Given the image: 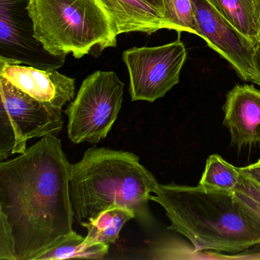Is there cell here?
I'll return each instance as SVG.
<instances>
[{
  "label": "cell",
  "mask_w": 260,
  "mask_h": 260,
  "mask_svg": "<svg viewBox=\"0 0 260 260\" xmlns=\"http://www.w3.org/2000/svg\"><path fill=\"white\" fill-rule=\"evenodd\" d=\"M71 165L57 135L0 162V259L39 260L77 234Z\"/></svg>",
  "instance_id": "obj_1"
},
{
  "label": "cell",
  "mask_w": 260,
  "mask_h": 260,
  "mask_svg": "<svg viewBox=\"0 0 260 260\" xmlns=\"http://www.w3.org/2000/svg\"><path fill=\"white\" fill-rule=\"evenodd\" d=\"M179 37L162 46L130 48L123 52L130 77L132 101L153 103L178 84L186 60L185 45Z\"/></svg>",
  "instance_id": "obj_7"
},
{
  "label": "cell",
  "mask_w": 260,
  "mask_h": 260,
  "mask_svg": "<svg viewBox=\"0 0 260 260\" xmlns=\"http://www.w3.org/2000/svg\"><path fill=\"white\" fill-rule=\"evenodd\" d=\"M30 0H0V63L57 70L66 57L54 56L35 36Z\"/></svg>",
  "instance_id": "obj_8"
},
{
  "label": "cell",
  "mask_w": 260,
  "mask_h": 260,
  "mask_svg": "<svg viewBox=\"0 0 260 260\" xmlns=\"http://www.w3.org/2000/svg\"><path fill=\"white\" fill-rule=\"evenodd\" d=\"M199 37L226 59L245 81L259 85L254 66L255 44L239 32L208 0H192Z\"/></svg>",
  "instance_id": "obj_9"
},
{
  "label": "cell",
  "mask_w": 260,
  "mask_h": 260,
  "mask_svg": "<svg viewBox=\"0 0 260 260\" xmlns=\"http://www.w3.org/2000/svg\"><path fill=\"white\" fill-rule=\"evenodd\" d=\"M0 159L22 154L27 142L57 135L63 126L62 112L47 107L0 76Z\"/></svg>",
  "instance_id": "obj_6"
},
{
  "label": "cell",
  "mask_w": 260,
  "mask_h": 260,
  "mask_svg": "<svg viewBox=\"0 0 260 260\" xmlns=\"http://www.w3.org/2000/svg\"><path fill=\"white\" fill-rule=\"evenodd\" d=\"M134 218H135V214L124 207L108 208L95 218L81 223L88 231L85 242L88 245L115 244L123 226L128 220Z\"/></svg>",
  "instance_id": "obj_13"
},
{
  "label": "cell",
  "mask_w": 260,
  "mask_h": 260,
  "mask_svg": "<svg viewBox=\"0 0 260 260\" xmlns=\"http://www.w3.org/2000/svg\"><path fill=\"white\" fill-rule=\"evenodd\" d=\"M234 197L246 214L260 225V202L239 191H234Z\"/></svg>",
  "instance_id": "obj_18"
},
{
  "label": "cell",
  "mask_w": 260,
  "mask_h": 260,
  "mask_svg": "<svg viewBox=\"0 0 260 260\" xmlns=\"http://www.w3.org/2000/svg\"><path fill=\"white\" fill-rule=\"evenodd\" d=\"M124 83L112 71H95L82 83L65 113L74 144H97L107 137L121 109Z\"/></svg>",
  "instance_id": "obj_5"
},
{
  "label": "cell",
  "mask_w": 260,
  "mask_h": 260,
  "mask_svg": "<svg viewBox=\"0 0 260 260\" xmlns=\"http://www.w3.org/2000/svg\"><path fill=\"white\" fill-rule=\"evenodd\" d=\"M109 249V244L98 243L88 245L85 242V237L76 234L57 247L44 253L39 257V260H63L68 258L104 259Z\"/></svg>",
  "instance_id": "obj_16"
},
{
  "label": "cell",
  "mask_w": 260,
  "mask_h": 260,
  "mask_svg": "<svg viewBox=\"0 0 260 260\" xmlns=\"http://www.w3.org/2000/svg\"><path fill=\"white\" fill-rule=\"evenodd\" d=\"M150 200L164 208L168 229L186 237L196 251L243 252L260 245V225L239 205L234 192L158 183Z\"/></svg>",
  "instance_id": "obj_2"
},
{
  "label": "cell",
  "mask_w": 260,
  "mask_h": 260,
  "mask_svg": "<svg viewBox=\"0 0 260 260\" xmlns=\"http://www.w3.org/2000/svg\"><path fill=\"white\" fill-rule=\"evenodd\" d=\"M155 176L135 153L92 147L71 165L70 196L74 218L81 224L112 207H124L142 223L151 220L148 208L157 185Z\"/></svg>",
  "instance_id": "obj_3"
},
{
  "label": "cell",
  "mask_w": 260,
  "mask_h": 260,
  "mask_svg": "<svg viewBox=\"0 0 260 260\" xmlns=\"http://www.w3.org/2000/svg\"><path fill=\"white\" fill-rule=\"evenodd\" d=\"M239 32L252 41H259L260 27L255 0H208Z\"/></svg>",
  "instance_id": "obj_14"
},
{
  "label": "cell",
  "mask_w": 260,
  "mask_h": 260,
  "mask_svg": "<svg viewBox=\"0 0 260 260\" xmlns=\"http://www.w3.org/2000/svg\"><path fill=\"white\" fill-rule=\"evenodd\" d=\"M240 178L238 167L231 165L220 155L212 154L207 159L199 185L208 189L234 192L240 183Z\"/></svg>",
  "instance_id": "obj_15"
},
{
  "label": "cell",
  "mask_w": 260,
  "mask_h": 260,
  "mask_svg": "<svg viewBox=\"0 0 260 260\" xmlns=\"http://www.w3.org/2000/svg\"><path fill=\"white\" fill-rule=\"evenodd\" d=\"M254 66L259 79L260 86V40L255 44V54H254Z\"/></svg>",
  "instance_id": "obj_21"
},
{
  "label": "cell",
  "mask_w": 260,
  "mask_h": 260,
  "mask_svg": "<svg viewBox=\"0 0 260 260\" xmlns=\"http://www.w3.org/2000/svg\"><path fill=\"white\" fill-rule=\"evenodd\" d=\"M223 109L231 144L239 148L260 144V90L252 85H237L226 95Z\"/></svg>",
  "instance_id": "obj_11"
},
{
  "label": "cell",
  "mask_w": 260,
  "mask_h": 260,
  "mask_svg": "<svg viewBox=\"0 0 260 260\" xmlns=\"http://www.w3.org/2000/svg\"><path fill=\"white\" fill-rule=\"evenodd\" d=\"M112 22L117 36L124 33L172 30L159 9L145 0H98Z\"/></svg>",
  "instance_id": "obj_12"
},
{
  "label": "cell",
  "mask_w": 260,
  "mask_h": 260,
  "mask_svg": "<svg viewBox=\"0 0 260 260\" xmlns=\"http://www.w3.org/2000/svg\"><path fill=\"white\" fill-rule=\"evenodd\" d=\"M161 3L162 17L172 30L199 36L192 0H161Z\"/></svg>",
  "instance_id": "obj_17"
},
{
  "label": "cell",
  "mask_w": 260,
  "mask_h": 260,
  "mask_svg": "<svg viewBox=\"0 0 260 260\" xmlns=\"http://www.w3.org/2000/svg\"><path fill=\"white\" fill-rule=\"evenodd\" d=\"M236 191L243 192L254 200L260 202V185L240 173V183Z\"/></svg>",
  "instance_id": "obj_19"
},
{
  "label": "cell",
  "mask_w": 260,
  "mask_h": 260,
  "mask_svg": "<svg viewBox=\"0 0 260 260\" xmlns=\"http://www.w3.org/2000/svg\"><path fill=\"white\" fill-rule=\"evenodd\" d=\"M0 76L50 109L62 112L75 97V80L56 70L0 63Z\"/></svg>",
  "instance_id": "obj_10"
},
{
  "label": "cell",
  "mask_w": 260,
  "mask_h": 260,
  "mask_svg": "<svg viewBox=\"0 0 260 260\" xmlns=\"http://www.w3.org/2000/svg\"><path fill=\"white\" fill-rule=\"evenodd\" d=\"M255 4L257 12L260 16V0H255Z\"/></svg>",
  "instance_id": "obj_23"
},
{
  "label": "cell",
  "mask_w": 260,
  "mask_h": 260,
  "mask_svg": "<svg viewBox=\"0 0 260 260\" xmlns=\"http://www.w3.org/2000/svg\"><path fill=\"white\" fill-rule=\"evenodd\" d=\"M35 36L54 56L80 59L117 45V35L98 0H30Z\"/></svg>",
  "instance_id": "obj_4"
},
{
  "label": "cell",
  "mask_w": 260,
  "mask_h": 260,
  "mask_svg": "<svg viewBox=\"0 0 260 260\" xmlns=\"http://www.w3.org/2000/svg\"><path fill=\"white\" fill-rule=\"evenodd\" d=\"M238 169L242 175L260 185V159L255 164Z\"/></svg>",
  "instance_id": "obj_20"
},
{
  "label": "cell",
  "mask_w": 260,
  "mask_h": 260,
  "mask_svg": "<svg viewBox=\"0 0 260 260\" xmlns=\"http://www.w3.org/2000/svg\"><path fill=\"white\" fill-rule=\"evenodd\" d=\"M145 1L151 4V5L154 6L156 8L159 9L161 13H162V3H161V0H145Z\"/></svg>",
  "instance_id": "obj_22"
}]
</instances>
